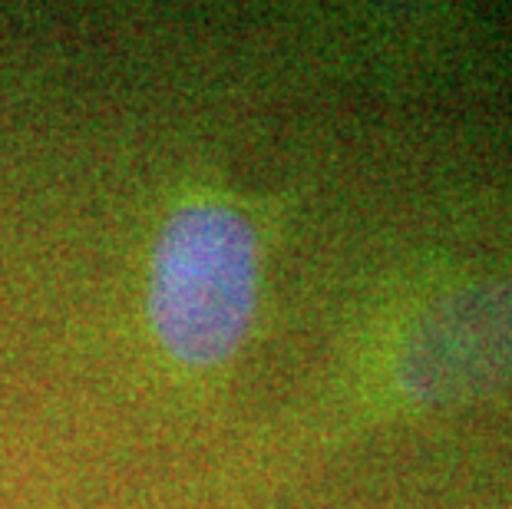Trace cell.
<instances>
[{
    "mask_svg": "<svg viewBox=\"0 0 512 509\" xmlns=\"http://www.w3.org/2000/svg\"><path fill=\"white\" fill-rule=\"evenodd\" d=\"M265 285L252 212L219 192H189L162 215L146 255L143 314L159 357L179 374L225 371L248 344Z\"/></svg>",
    "mask_w": 512,
    "mask_h": 509,
    "instance_id": "cell-1",
    "label": "cell"
},
{
    "mask_svg": "<svg viewBox=\"0 0 512 509\" xmlns=\"http://www.w3.org/2000/svg\"><path fill=\"white\" fill-rule=\"evenodd\" d=\"M394 387L413 407H450L512 384V278L453 288L413 314L394 351Z\"/></svg>",
    "mask_w": 512,
    "mask_h": 509,
    "instance_id": "cell-2",
    "label": "cell"
}]
</instances>
